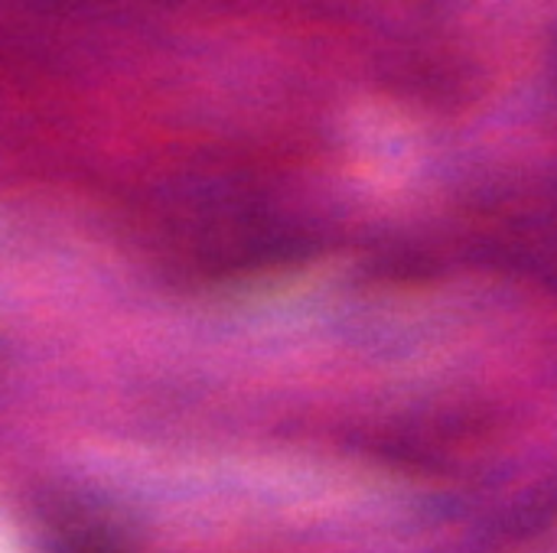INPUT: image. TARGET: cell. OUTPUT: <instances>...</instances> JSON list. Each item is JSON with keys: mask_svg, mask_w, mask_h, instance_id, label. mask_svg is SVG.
Wrapping results in <instances>:
<instances>
[{"mask_svg": "<svg viewBox=\"0 0 557 553\" xmlns=\"http://www.w3.org/2000/svg\"><path fill=\"white\" fill-rule=\"evenodd\" d=\"M42 538L49 553H131L124 531L82 502H52L42 512Z\"/></svg>", "mask_w": 557, "mask_h": 553, "instance_id": "1", "label": "cell"}]
</instances>
